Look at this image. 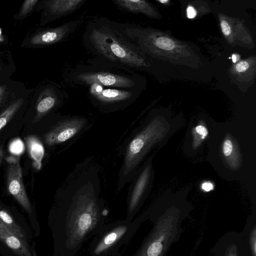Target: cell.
I'll return each instance as SVG.
<instances>
[{
    "instance_id": "obj_1",
    "label": "cell",
    "mask_w": 256,
    "mask_h": 256,
    "mask_svg": "<svg viewBox=\"0 0 256 256\" xmlns=\"http://www.w3.org/2000/svg\"><path fill=\"white\" fill-rule=\"evenodd\" d=\"M84 38L89 48L106 60L130 67L148 66L137 48L128 41L110 22L98 20L90 24Z\"/></svg>"
},
{
    "instance_id": "obj_2",
    "label": "cell",
    "mask_w": 256,
    "mask_h": 256,
    "mask_svg": "<svg viewBox=\"0 0 256 256\" xmlns=\"http://www.w3.org/2000/svg\"><path fill=\"white\" fill-rule=\"evenodd\" d=\"M188 210L178 207L162 208L151 216L153 226L140 256H166L183 232L182 222Z\"/></svg>"
},
{
    "instance_id": "obj_3",
    "label": "cell",
    "mask_w": 256,
    "mask_h": 256,
    "mask_svg": "<svg viewBox=\"0 0 256 256\" xmlns=\"http://www.w3.org/2000/svg\"><path fill=\"white\" fill-rule=\"evenodd\" d=\"M74 77L78 82L87 85L97 84L104 86L124 90H132L136 85L132 76L101 70L80 71L76 72Z\"/></svg>"
},
{
    "instance_id": "obj_4",
    "label": "cell",
    "mask_w": 256,
    "mask_h": 256,
    "mask_svg": "<svg viewBox=\"0 0 256 256\" xmlns=\"http://www.w3.org/2000/svg\"><path fill=\"white\" fill-rule=\"evenodd\" d=\"M210 252L212 256H251L242 232L224 234L212 248Z\"/></svg>"
},
{
    "instance_id": "obj_5",
    "label": "cell",
    "mask_w": 256,
    "mask_h": 256,
    "mask_svg": "<svg viewBox=\"0 0 256 256\" xmlns=\"http://www.w3.org/2000/svg\"><path fill=\"white\" fill-rule=\"evenodd\" d=\"M6 160L8 162L6 174L8 190L27 212L31 213L32 210L23 184L19 158L12 156Z\"/></svg>"
},
{
    "instance_id": "obj_6",
    "label": "cell",
    "mask_w": 256,
    "mask_h": 256,
    "mask_svg": "<svg viewBox=\"0 0 256 256\" xmlns=\"http://www.w3.org/2000/svg\"><path fill=\"white\" fill-rule=\"evenodd\" d=\"M88 86L91 99L102 106L126 104L127 102H130L134 98V94L132 90L106 87L97 84Z\"/></svg>"
},
{
    "instance_id": "obj_7",
    "label": "cell",
    "mask_w": 256,
    "mask_h": 256,
    "mask_svg": "<svg viewBox=\"0 0 256 256\" xmlns=\"http://www.w3.org/2000/svg\"><path fill=\"white\" fill-rule=\"evenodd\" d=\"M86 124L85 119L72 118L58 123L45 136V142L54 146L65 142L78 134Z\"/></svg>"
},
{
    "instance_id": "obj_8",
    "label": "cell",
    "mask_w": 256,
    "mask_h": 256,
    "mask_svg": "<svg viewBox=\"0 0 256 256\" xmlns=\"http://www.w3.org/2000/svg\"><path fill=\"white\" fill-rule=\"evenodd\" d=\"M80 20L72 21L57 28L40 32L30 40L33 44H50L66 38L78 26Z\"/></svg>"
},
{
    "instance_id": "obj_9",
    "label": "cell",
    "mask_w": 256,
    "mask_h": 256,
    "mask_svg": "<svg viewBox=\"0 0 256 256\" xmlns=\"http://www.w3.org/2000/svg\"><path fill=\"white\" fill-rule=\"evenodd\" d=\"M0 238L20 256H32L26 241L10 231L0 220Z\"/></svg>"
},
{
    "instance_id": "obj_10",
    "label": "cell",
    "mask_w": 256,
    "mask_h": 256,
    "mask_svg": "<svg viewBox=\"0 0 256 256\" xmlns=\"http://www.w3.org/2000/svg\"><path fill=\"white\" fill-rule=\"evenodd\" d=\"M150 167H146L132 186L130 194V210H133L142 199L150 176Z\"/></svg>"
},
{
    "instance_id": "obj_11",
    "label": "cell",
    "mask_w": 256,
    "mask_h": 256,
    "mask_svg": "<svg viewBox=\"0 0 256 256\" xmlns=\"http://www.w3.org/2000/svg\"><path fill=\"white\" fill-rule=\"evenodd\" d=\"M85 0H52L46 2L51 14L54 16H66L80 7Z\"/></svg>"
},
{
    "instance_id": "obj_12",
    "label": "cell",
    "mask_w": 256,
    "mask_h": 256,
    "mask_svg": "<svg viewBox=\"0 0 256 256\" xmlns=\"http://www.w3.org/2000/svg\"><path fill=\"white\" fill-rule=\"evenodd\" d=\"M114 2L120 8L133 13H143L152 15V8L146 1L140 0H115Z\"/></svg>"
},
{
    "instance_id": "obj_13",
    "label": "cell",
    "mask_w": 256,
    "mask_h": 256,
    "mask_svg": "<svg viewBox=\"0 0 256 256\" xmlns=\"http://www.w3.org/2000/svg\"><path fill=\"white\" fill-rule=\"evenodd\" d=\"M242 234L246 242L251 256H256V220L255 215L246 220Z\"/></svg>"
},
{
    "instance_id": "obj_14",
    "label": "cell",
    "mask_w": 256,
    "mask_h": 256,
    "mask_svg": "<svg viewBox=\"0 0 256 256\" xmlns=\"http://www.w3.org/2000/svg\"><path fill=\"white\" fill-rule=\"evenodd\" d=\"M26 141L30 155L34 160L36 168L40 166L44 150L40 142L34 136H29L26 138Z\"/></svg>"
},
{
    "instance_id": "obj_15",
    "label": "cell",
    "mask_w": 256,
    "mask_h": 256,
    "mask_svg": "<svg viewBox=\"0 0 256 256\" xmlns=\"http://www.w3.org/2000/svg\"><path fill=\"white\" fill-rule=\"evenodd\" d=\"M56 97L54 94H48L41 98L36 106V114L35 122L40 120L56 105Z\"/></svg>"
},
{
    "instance_id": "obj_16",
    "label": "cell",
    "mask_w": 256,
    "mask_h": 256,
    "mask_svg": "<svg viewBox=\"0 0 256 256\" xmlns=\"http://www.w3.org/2000/svg\"><path fill=\"white\" fill-rule=\"evenodd\" d=\"M0 220L14 234L26 241V236L20 227L14 222L11 216L0 208Z\"/></svg>"
},
{
    "instance_id": "obj_17",
    "label": "cell",
    "mask_w": 256,
    "mask_h": 256,
    "mask_svg": "<svg viewBox=\"0 0 256 256\" xmlns=\"http://www.w3.org/2000/svg\"><path fill=\"white\" fill-rule=\"evenodd\" d=\"M23 103L22 98L11 104L0 114V131L6 126Z\"/></svg>"
},
{
    "instance_id": "obj_18",
    "label": "cell",
    "mask_w": 256,
    "mask_h": 256,
    "mask_svg": "<svg viewBox=\"0 0 256 256\" xmlns=\"http://www.w3.org/2000/svg\"><path fill=\"white\" fill-rule=\"evenodd\" d=\"M92 217L88 212L83 213L80 217L78 221L79 228L83 230L88 229L92 223Z\"/></svg>"
},
{
    "instance_id": "obj_19",
    "label": "cell",
    "mask_w": 256,
    "mask_h": 256,
    "mask_svg": "<svg viewBox=\"0 0 256 256\" xmlns=\"http://www.w3.org/2000/svg\"><path fill=\"white\" fill-rule=\"evenodd\" d=\"M24 150L23 142L19 139L13 141L10 146V152L14 154H20L24 151Z\"/></svg>"
},
{
    "instance_id": "obj_20",
    "label": "cell",
    "mask_w": 256,
    "mask_h": 256,
    "mask_svg": "<svg viewBox=\"0 0 256 256\" xmlns=\"http://www.w3.org/2000/svg\"><path fill=\"white\" fill-rule=\"evenodd\" d=\"M38 2L37 0H25L21 8L20 11V16H24L29 12L34 6Z\"/></svg>"
},
{
    "instance_id": "obj_21",
    "label": "cell",
    "mask_w": 256,
    "mask_h": 256,
    "mask_svg": "<svg viewBox=\"0 0 256 256\" xmlns=\"http://www.w3.org/2000/svg\"><path fill=\"white\" fill-rule=\"evenodd\" d=\"M232 150V144L230 140L227 139L223 144L222 151L224 156H229Z\"/></svg>"
},
{
    "instance_id": "obj_22",
    "label": "cell",
    "mask_w": 256,
    "mask_h": 256,
    "mask_svg": "<svg viewBox=\"0 0 256 256\" xmlns=\"http://www.w3.org/2000/svg\"><path fill=\"white\" fill-rule=\"evenodd\" d=\"M222 32L225 36H229L231 34V28L228 23L225 20L220 22Z\"/></svg>"
},
{
    "instance_id": "obj_23",
    "label": "cell",
    "mask_w": 256,
    "mask_h": 256,
    "mask_svg": "<svg viewBox=\"0 0 256 256\" xmlns=\"http://www.w3.org/2000/svg\"><path fill=\"white\" fill-rule=\"evenodd\" d=\"M249 64L246 61H242L236 64L235 68L237 72H242L247 70Z\"/></svg>"
},
{
    "instance_id": "obj_24",
    "label": "cell",
    "mask_w": 256,
    "mask_h": 256,
    "mask_svg": "<svg viewBox=\"0 0 256 256\" xmlns=\"http://www.w3.org/2000/svg\"><path fill=\"white\" fill-rule=\"evenodd\" d=\"M117 237L116 232H112L107 235L104 240V242L105 245H110L113 243Z\"/></svg>"
},
{
    "instance_id": "obj_25",
    "label": "cell",
    "mask_w": 256,
    "mask_h": 256,
    "mask_svg": "<svg viewBox=\"0 0 256 256\" xmlns=\"http://www.w3.org/2000/svg\"><path fill=\"white\" fill-rule=\"evenodd\" d=\"M196 131L199 134L204 138L208 134L207 129L203 126L199 125L196 128Z\"/></svg>"
},
{
    "instance_id": "obj_26",
    "label": "cell",
    "mask_w": 256,
    "mask_h": 256,
    "mask_svg": "<svg viewBox=\"0 0 256 256\" xmlns=\"http://www.w3.org/2000/svg\"><path fill=\"white\" fill-rule=\"evenodd\" d=\"M187 17L189 18H193L196 15V10L192 6L188 7L186 10Z\"/></svg>"
},
{
    "instance_id": "obj_27",
    "label": "cell",
    "mask_w": 256,
    "mask_h": 256,
    "mask_svg": "<svg viewBox=\"0 0 256 256\" xmlns=\"http://www.w3.org/2000/svg\"><path fill=\"white\" fill-rule=\"evenodd\" d=\"M212 188L213 186L210 182H206L204 183L202 185V188L206 192L212 190Z\"/></svg>"
},
{
    "instance_id": "obj_28",
    "label": "cell",
    "mask_w": 256,
    "mask_h": 256,
    "mask_svg": "<svg viewBox=\"0 0 256 256\" xmlns=\"http://www.w3.org/2000/svg\"><path fill=\"white\" fill-rule=\"evenodd\" d=\"M6 88L4 86H0V103L2 100L4 94L5 92Z\"/></svg>"
},
{
    "instance_id": "obj_29",
    "label": "cell",
    "mask_w": 256,
    "mask_h": 256,
    "mask_svg": "<svg viewBox=\"0 0 256 256\" xmlns=\"http://www.w3.org/2000/svg\"><path fill=\"white\" fill-rule=\"evenodd\" d=\"M232 60L234 62H236L239 58V56L236 54H233L232 56Z\"/></svg>"
},
{
    "instance_id": "obj_30",
    "label": "cell",
    "mask_w": 256,
    "mask_h": 256,
    "mask_svg": "<svg viewBox=\"0 0 256 256\" xmlns=\"http://www.w3.org/2000/svg\"><path fill=\"white\" fill-rule=\"evenodd\" d=\"M4 158V152L2 148L0 146V165L2 162V158Z\"/></svg>"
},
{
    "instance_id": "obj_31",
    "label": "cell",
    "mask_w": 256,
    "mask_h": 256,
    "mask_svg": "<svg viewBox=\"0 0 256 256\" xmlns=\"http://www.w3.org/2000/svg\"><path fill=\"white\" fill-rule=\"evenodd\" d=\"M4 40V37L2 34V30L0 28V42H2Z\"/></svg>"
},
{
    "instance_id": "obj_32",
    "label": "cell",
    "mask_w": 256,
    "mask_h": 256,
    "mask_svg": "<svg viewBox=\"0 0 256 256\" xmlns=\"http://www.w3.org/2000/svg\"><path fill=\"white\" fill-rule=\"evenodd\" d=\"M160 2L162 3V4H165V3H166V2H168L169 1L168 0H158Z\"/></svg>"
},
{
    "instance_id": "obj_33",
    "label": "cell",
    "mask_w": 256,
    "mask_h": 256,
    "mask_svg": "<svg viewBox=\"0 0 256 256\" xmlns=\"http://www.w3.org/2000/svg\"></svg>"
}]
</instances>
